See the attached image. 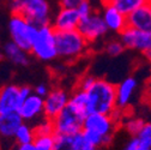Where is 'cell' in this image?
<instances>
[{
    "instance_id": "30",
    "label": "cell",
    "mask_w": 151,
    "mask_h": 150,
    "mask_svg": "<svg viewBox=\"0 0 151 150\" xmlns=\"http://www.w3.org/2000/svg\"><path fill=\"white\" fill-rule=\"evenodd\" d=\"M95 81H96V77L91 76V74H85V76H83L78 82V89H82V90L86 91L92 87V84L95 83Z\"/></svg>"
},
{
    "instance_id": "28",
    "label": "cell",
    "mask_w": 151,
    "mask_h": 150,
    "mask_svg": "<svg viewBox=\"0 0 151 150\" xmlns=\"http://www.w3.org/2000/svg\"><path fill=\"white\" fill-rule=\"evenodd\" d=\"M125 46L120 40H111L106 45V52L110 57H119L125 52Z\"/></svg>"
},
{
    "instance_id": "36",
    "label": "cell",
    "mask_w": 151,
    "mask_h": 150,
    "mask_svg": "<svg viewBox=\"0 0 151 150\" xmlns=\"http://www.w3.org/2000/svg\"><path fill=\"white\" fill-rule=\"evenodd\" d=\"M144 54V57H145V59L149 61V63H151V49H149V50H146L145 53H143Z\"/></svg>"
},
{
    "instance_id": "1",
    "label": "cell",
    "mask_w": 151,
    "mask_h": 150,
    "mask_svg": "<svg viewBox=\"0 0 151 150\" xmlns=\"http://www.w3.org/2000/svg\"><path fill=\"white\" fill-rule=\"evenodd\" d=\"M90 113L113 114L116 106V85L107 79L96 78L92 87L86 90Z\"/></svg>"
},
{
    "instance_id": "13",
    "label": "cell",
    "mask_w": 151,
    "mask_h": 150,
    "mask_svg": "<svg viewBox=\"0 0 151 150\" xmlns=\"http://www.w3.org/2000/svg\"><path fill=\"white\" fill-rule=\"evenodd\" d=\"M45 110V97L32 92L23 101L18 113L24 121H32L43 114Z\"/></svg>"
},
{
    "instance_id": "38",
    "label": "cell",
    "mask_w": 151,
    "mask_h": 150,
    "mask_svg": "<svg viewBox=\"0 0 151 150\" xmlns=\"http://www.w3.org/2000/svg\"><path fill=\"white\" fill-rule=\"evenodd\" d=\"M146 3H149V4H151V0H145Z\"/></svg>"
},
{
    "instance_id": "14",
    "label": "cell",
    "mask_w": 151,
    "mask_h": 150,
    "mask_svg": "<svg viewBox=\"0 0 151 150\" xmlns=\"http://www.w3.org/2000/svg\"><path fill=\"white\" fill-rule=\"evenodd\" d=\"M101 14L103 17L109 31H114V32L120 34L127 27V16L121 13L116 7H114L109 3L103 4Z\"/></svg>"
},
{
    "instance_id": "4",
    "label": "cell",
    "mask_w": 151,
    "mask_h": 150,
    "mask_svg": "<svg viewBox=\"0 0 151 150\" xmlns=\"http://www.w3.org/2000/svg\"><path fill=\"white\" fill-rule=\"evenodd\" d=\"M30 53L36 59L43 63L53 61L54 59L58 58L55 29L53 28V25L48 24L39 28Z\"/></svg>"
},
{
    "instance_id": "9",
    "label": "cell",
    "mask_w": 151,
    "mask_h": 150,
    "mask_svg": "<svg viewBox=\"0 0 151 150\" xmlns=\"http://www.w3.org/2000/svg\"><path fill=\"white\" fill-rule=\"evenodd\" d=\"M120 41L126 49L145 53L151 49V32L142 31L132 27H126L120 34Z\"/></svg>"
},
{
    "instance_id": "19",
    "label": "cell",
    "mask_w": 151,
    "mask_h": 150,
    "mask_svg": "<svg viewBox=\"0 0 151 150\" xmlns=\"http://www.w3.org/2000/svg\"><path fill=\"white\" fill-rule=\"evenodd\" d=\"M84 138L82 132L76 135H54L53 150H78L83 144Z\"/></svg>"
},
{
    "instance_id": "27",
    "label": "cell",
    "mask_w": 151,
    "mask_h": 150,
    "mask_svg": "<svg viewBox=\"0 0 151 150\" xmlns=\"http://www.w3.org/2000/svg\"><path fill=\"white\" fill-rule=\"evenodd\" d=\"M136 137L146 149H151V123H145Z\"/></svg>"
},
{
    "instance_id": "12",
    "label": "cell",
    "mask_w": 151,
    "mask_h": 150,
    "mask_svg": "<svg viewBox=\"0 0 151 150\" xmlns=\"http://www.w3.org/2000/svg\"><path fill=\"white\" fill-rule=\"evenodd\" d=\"M82 18L77 11V9H67L60 7L55 12L52 25L56 31H67L78 29Z\"/></svg>"
},
{
    "instance_id": "11",
    "label": "cell",
    "mask_w": 151,
    "mask_h": 150,
    "mask_svg": "<svg viewBox=\"0 0 151 150\" xmlns=\"http://www.w3.org/2000/svg\"><path fill=\"white\" fill-rule=\"evenodd\" d=\"M70 96V94L63 88L50 89L48 95L45 97V118L53 120L59 113H61L63 109L68 105Z\"/></svg>"
},
{
    "instance_id": "22",
    "label": "cell",
    "mask_w": 151,
    "mask_h": 150,
    "mask_svg": "<svg viewBox=\"0 0 151 150\" xmlns=\"http://www.w3.org/2000/svg\"><path fill=\"white\" fill-rule=\"evenodd\" d=\"M36 138L34 127L29 126L27 123H23L19 128L17 130L14 135V141L17 144H28V143H34Z\"/></svg>"
},
{
    "instance_id": "31",
    "label": "cell",
    "mask_w": 151,
    "mask_h": 150,
    "mask_svg": "<svg viewBox=\"0 0 151 150\" xmlns=\"http://www.w3.org/2000/svg\"><path fill=\"white\" fill-rule=\"evenodd\" d=\"M124 150H149V149H146L140 142H139V139L137 138V137H132L128 142H127V144L125 145V149Z\"/></svg>"
},
{
    "instance_id": "35",
    "label": "cell",
    "mask_w": 151,
    "mask_h": 150,
    "mask_svg": "<svg viewBox=\"0 0 151 150\" xmlns=\"http://www.w3.org/2000/svg\"><path fill=\"white\" fill-rule=\"evenodd\" d=\"M78 150H97V148H95L93 145H91V144H89L88 142H83V144L79 146V149Z\"/></svg>"
},
{
    "instance_id": "37",
    "label": "cell",
    "mask_w": 151,
    "mask_h": 150,
    "mask_svg": "<svg viewBox=\"0 0 151 150\" xmlns=\"http://www.w3.org/2000/svg\"><path fill=\"white\" fill-rule=\"evenodd\" d=\"M101 1H102V4H106V3H108V1H109V0H101Z\"/></svg>"
},
{
    "instance_id": "33",
    "label": "cell",
    "mask_w": 151,
    "mask_h": 150,
    "mask_svg": "<svg viewBox=\"0 0 151 150\" xmlns=\"http://www.w3.org/2000/svg\"><path fill=\"white\" fill-rule=\"evenodd\" d=\"M50 91V89L48 88V85L47 84H45V83H40V84H37L36 87H35V89H34V92L35 94H37V95H40V96H42V97H46L47 95H48V92Z\"/></svg>"
},
{
    "instance_id": "16",
    "label": "cell",
    "mask_w": 151,
    "mask_h": 150,
    "mask_svg": "<svg viewBox=\"0 0 151 150\" xmlns=\"http://www.w3.org/2000/svg\"><path fill=\"white\" fill-rule=\"evenodd\" d=\"M138 82L134 77H126L116 85V106L119 109H125L132 101Z\"/></svg>"
},
{
    "instance_id": "32",
    "label": "cell",
    "mask_w": 151,
    "mask_h": 150,
    "mask_svg": "<svg viewBox=\"0 0 151 150\" xmlns=\"http://www.w3.org/2000/svg\"><path fill=\"white\" fill-rule=\"evenodd\" d=\"M84 0H58L60 7H67V9H77Z\"/></svg>"
},
{
    "instance_id": "40",
    "label": "cell",
    "mask_w": 151,
    "mask_h": 150,
    "mask_svg": "<svg viewBox=\"0 0 151 150\" xmlns=\"http://www.w3.org/2000/svg\"><path fill=\"white\" fill-rule=\"evenodd\" d=\"M97 150H100V149H97Z\"/></svg>"
},
{
    "instance_id": "34",
    "label": "cell",
    "mask_w": 151,
    "mask_h": 150,
    "mask_svg": "<svg viewBox=\"0 0 151 150\" xmlns=\"http://www.w3.org/2000/svg\"><path fill=\"white\" fill-rule=\"evenodd\" d=\"M16 150H35L34 143H28V144H18Z\"/></svg>"
},
{
    "instance_id": "26",
    "label": "cell",
    "mask_w": 151,
    "mask_h": 150,
    "mask_svg": "<svg viewBox=\"0 0 151 150\" xmlns=\"http://www.w3.org/2000/svg\"><path fill=\"white\" fill-rule=\"evenodd\" d=\"M35 150H53L54 136H40L34 141Z\"/></svg>"
},
{
    "instance_id": "20",
    "label": "cell",
    "mask_w": 151,
    "mask_h": 150,
    "mask_svg": "<svg viewBox=\"0 0 151 150\" xmlns=\"http://www.w3.org/2000/svg\"><path fill=\"white\" fill-rule=\"evenodd\" d=\"M68 105L71 107H73L74 109H77L82 115H84L85 118L90 114L89 112V100H88V94L85 90L82 89H77L72 95L70 96V101Z\"/></svg>"
},
{
    "instance_id": "5",
    "label": "cell",
    "mask_w": 151,
    "mask_h": 150,
    "mask_svg": "<svg viewBox=\"0 0 151 150\" xmlns=\"http://www.w3.org/2000/svg\"><path fill=\"white\" fill-rule=\"evenodd\" d=\"M37 28L48 25L53 21V4L50 0H22L21 13Z\"/></svg>"
},
{
    "instance_id": "39",
    "label": "cell",
    "mask_w": 151,
    "mask_h": 150,
    "mask_svg": "<svg viewBox=\"0 0 151 150\" xmlns=\"http://www.w3.org/2000/svg\"><path fill=\"white\" fill-rule=\"evenodd\" d=\"M149 150H151V149H149Z\"/></svg>"
},
{
    "instance_id": "21",
    "label": "cell",
    "mask_w": 151,
    "mask_h": 150,
    "mask_svg": "<svg viewBox=\"0 0 151 150\" xmlns=\"http://www.w3.org/2000/svg\"><path fill=\"white\" fill-rule=\"evenodd\" d=\"M108 3L111 4L114 7H116L125 16H128L134 10L144 5L146 1L145 0H109Z\"/></svg>"
},
{
    "instance_id": "25",
    "label": "cell",
    "mask_w": 151,
    "mask_h": 150,
    "mask_svg": "<svg viewBox=\"0 0 151 150\" xmlns=\"http://www.w3.org/2000/svg\"><path fill=\"white\" fill-rule=\"evenodd\" d=\"M82 135L85 142H88L89 144L93 145L95 148H101L103 146V137L101 135H99L97 132L92 130H88V128H83L82 130Z\"/></svg>"
},
{
    "instance_id": "8",
    "label": "cell",
    "mask_w": 151,
    "mask_h": 150,
    "mask_svg": "<svg viewBox=\"0 0 151 150\" xmlns=\"http://www.w3.org/2000/svg\"><path fill=\"white\" fill-rule=\"evenodd\" d=\"M78 30L89 43L101 40L109 31L102 14L96 11L89 17L83 18L79 23Z\"/></svg>"
},
{
    "instance_id": "23",
    "label": "cell",
    "mask_w": 151,
    "mask_h": 150,
    "mask_svg": "<svg viewBox=\"0 0 151 150\" xmlns=\"http://www.w3.org/2000/svg\"><path fill=\"white\" fill-rule=\"evenodd\" d=\"M34 131H35L36 137H40V136H54L55 135V130H54L53 120L45 118L43 120H41L34 127Z\"/></svg>"
},
{
    "instance_id": "17",
    "label": "cell",
    "mask_w": 151,
    "mask_h": 150,
    "mask_svg": "<svg viewBox=\"0 0 151 150\" xmlns=\"http://www.w3.org/2000/svg\"><path fill=\"white\" fill-rule=\"evenodd\" d=\"M23 123L24 120L18 112L1 114L0 115V137L5 139L14 138L17 130Z\"/></svg>"
},
{
    "instance_id": "7",
    "label": "cell",
    "mask_w": 151,
    "mask_h": 150,
    "mask_svg": "<svg viewBox=\"0 0 151 150\" xmlns=\"http://www.w3.org/2000/svg\"><path fill=\"white\" fill-rule=\"evenodd\" d=\"M85 117L82 115L77 109L67 105L61 113L53 119L55 133L58 135H76L81 133L83 130Z\"/></svg>"
},
{
    "instance_id": "2",
    "label": "cell",
    "mask_w": 151,
    "mask_h": 150,
    "mask_svg": "<svg viewBox=\"0 0 151 150\" xmlns=\"http://www.w3.org/2000/svg\"><path fill=\"white\" fill-rule=\"evenodd\" d=\"M55 40H56L58 57L67 61H72L81 58L88 50L89 42L79 32L78 29L67 30V31L55 30Z\"/></svg>"
},
{
    "instance_id": "3",
    "label": "cell",
    "mask_w": 151,
    "mask_h": 150,
    "mask_svg": "<svg viewBox=\"0 0 151 150\" xmlns=\"http://www.w3.org/2000/svg\"><path fill=\"white\" fill-rule=\"evenodd\" d=\"M7 28L11 41H13L24 50L30 52L39 28L19 13H12L9 19Z\"/></svg>"
},
{
    "instance_id": "10",
    "label": "cell",
    "mask_w": 151,
    "mask_h": 150,
    "mask_svg": "<svg viewBox=\"0 0 151 150\" xmlns=\"http://www.w3.org/2000/svg\"><path fill=\"white\" fill-rule=\"evenodd\" d=\"M116 121L118 119L113 114L90 113L84 120L83 128L92 130L102 137H104L108 135H114L116 128Z\"/></svg>"
},
{
    "instance_id": "29",
    "label": "cell",
    "mask_w": 151,
    "mask_h": 150,
    "mask_svg": "<svg viewBox=\"0 0 151 150\" xmlns=\"http://www.w3.org/2000/svg\"><path fill=\"white\" fill-rule=\"evenodd\" d=\"M77 11H78V13H79L82 19H83V18L89 17L90 14H92L93 12H95L91 0H84V1L77 7Z\"/></svg>"
},
{
    "instance_id": "24",
    "label": "cell",
    "mask_w": 151,
    "mask_h": 150,
    "mask_svg": "<svg viewBox=\"0 0 151 150\" xmlns=\"http://www.w3.org/2000/svg\"><path fill=\"white\" fill-rule=\"evenodd\" d=\"M145 121L140 118H129L125 121L124 126H125V130L127 131V133L131 136V137H136L139 131L142 130V127L144 126Z\"/></svg>"
},
{
    "instance_id": "6",
    "label": "cell",
    "mask_w": 151,
    "mask_h": 150,
    "mask_svg": "<svg viewBox=\"0 0 151 150\" xmlns=\"http://www.w3.org/2000/svg\"><path fill=\"white\" fill-rule=\"evenodd\" d=\"M34 90L28 85L9 84L3 87L0 89V115L18 112L23 101Z\"/></svg>"
},
{
    "instance_id": "15",
    "label": "cell",
    "mask_w": 151,
    "mask_h": 150,
    "mask_svg": "<svg viewBox=\"0 0 151 150\" xmlns=\"http://www.w3.org/2000/svg\"><path fill=\"white\" fill-rule=\"evenodd\" d=\"M127 25L151 32V4L145 3L127 16Z\"/></svg>"
},
{
    "instance_id": "18",
    "label": "cell",
    "mask_w": 151,
    "mask_h": 150,
    "mask_svg": "<svg viewBox=\"0 0 151 150\" xmlns=\"http://www.w3.org/2000/svg\"><path fill=\"white\" fill-rule=\"evenodd\" d=\"M3 52L5 58L11 61L13 65L17 66H27L30 64V57H29V52L24 50L21 48L18 45H16L13 41H9L4 45Z\"/></svg>"
}]
</instances>
